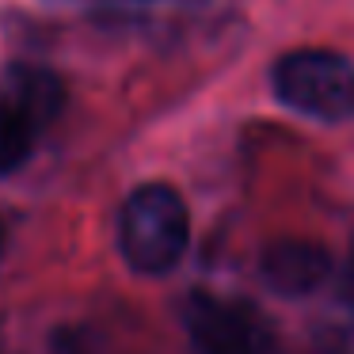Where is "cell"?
<instances>
[{
	"mask_svg": "<svg viewBox=\"0 0 354 354\" xmlns=\"http://www.w3.org/2000/svg\"><path fill=\"white\" fill-rule=\"evenodd\" d=\"M351 282H354V274H351Z\"/></svg>",
	"mask_w": 354,
	"mask_h": 354,
	"instance_id": "obj_8",
	"label": "cell"
},
{
	"mask_svg": "<svg viewBox=\"0 0 354 354\" xmlns=\"http://www.w3.org/2000/svg\"><path fill=\"white\" fill-rule=\"evenodd\" d=\"M0 252H4V232H0Z\"/></svg>",
	"mask_w": 354,
	"mask_h": 354,
	"instance_id": "obj_7",
	"label": "cell"
},
{
	"mask_svg": "<svg viewBox=\"0 0 354 354\" xmlns=\"http://www.w3.org/2000/svg\"><path fill=\"white\" fill-rule=\"evenodd\" d=\"M274 95L290 111L316 122H346L354 118V62L335 50H293L278 57L270 73Z\"/></svg>",
	"mask_w": 354,
	"mask_h": 354,
	"instance_id": "obj_2",
	"label": "cell"
},
{
	"mask_svg": "<svg viewBox=\"0 0 354 354\" xmlns=\"http://www.w3.org/2000/svg\"><path fill=\"white\" fill-rule=\"evenodd\" d=\"M191 214L176 187L141 183L118 209V252L126 267L145 278H160L187 255Z\"/></svg>",
	"mask_w": 354,
	"mask_h": 354,
	"instance_id": "obj_1",
	"label": "cell"
},
{
	"mask_svg": "<svg viewBox=\"0 0 354 354\" xmlns=\"http://www.w3.org/2000/svg\"><path fill=\"white\" fill-rule=\"evenodd\" d=\"M4 103H8L12 111H19L35 130H42V126H50L57 118V111H62L65 88L54 73L35 69V65H16V69L4 77Z\"/></svg>",
	"mask_w": 354,
	"mask_h": 354,
	"instance_id": "obj_5",
	"label": "cell"
},
{
	"mask_svg": "<svg viewBox=\"0 0 354 354\" xmlns=\"http://www.w3.org/2000/svg\"><path fill=\"white\" fill-rule=\"evenodd\" d=\"M35 145V126L0 100V176L24 168Z\"/></svg>",
	"mask_w": 354,
	"mask_h": 354,
	"instance_id": "obj_6",
	"label": "cell"
},
{
	"mask_svg": "<svg viewBox=\"0 0 354 354\" xmlns=\"http://www.w3.org/2000/svg\"><path fill=\"white\" fill-rule=\"evenodd\" d=\"M183 324L194 354H278V335L255 305L217 293H191Z\"/></svg>",
	"mask_w": 354,
	"mask_h": 354,
	"instance_id": "obj_3",
	"label": "cell"
},
{
	"mask_svg": "<svg viewBox=\"0 0 354 354\" xmlns=\"http://www.w3.org/2000/svg\"><path fill=\"white\" fill-rule=\"evenodd\" d=\"M331 255L316 240H274L259 255V278L278 297H308L328 282Z\"/></svg>",
	"mask_w": 354,
	"mask_h": 354,
	"instance_id": "obj_4",
	"label": "cell"
}]
</instances>
